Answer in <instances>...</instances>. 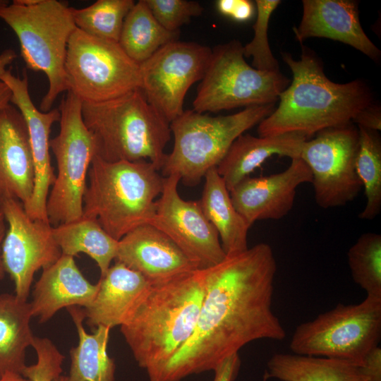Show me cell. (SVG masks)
<instances>
[{
    "instance_id": "obj_1",
    "label": "cell",
    "mask_w": 381,
    "mask_h": 381,
    "mask_svg": "<svg viewBox=\"0 0 381 381\" xmlns=\"http://www.w3.org/2000/svg\"><path fill=\"white\" fill-rule=\"evenodd\" d=\"M205 294L195 328L150 381H180L213 370L251 341H282L286 331L272 310L277 265L272 247L258 243L205 268Z\"/></svg>"
},
{
    "instance_id": "obj_2",
    "label": "cell",
    "mask_w": 381,
    "mask_h": 381,
    "mask_svg": "<svg viewBox=\"0 0 381 381\" xmlns=\"http://www.w3.org/2000/svg\"><path fill=\"white\" fill-rule=\"evenodd\" d=\"M293 79L279 95L278 107L258 127L260 137L299 133L308 139L318 132L351 122L373 102L366 83L354 80L337 83L325 74L322 61L303 46L300 59L282 53Z\"/></svg>"
},
{
    "instance_id": "obj_3",
    "label": "cell",
    "mask_w": 381,
    "mask_h": 381,
    "mask_svg": "<svg viewBox=\"0 0 381 381\" xmlns=\"http://www.w3.org/2000/svg\"><path fill=\"white\" fill-rule=\"evenodd\" d=\"M204 269L150 283L121 327L138 365L150 372L167 363L188 340L205 294Z\"/></svg>"
},
{
    "instance_id": "obj_4",
    "label": "cell",
    "mask_w": 381,
    "mask_h": 381,
    "mask_svg": "<svg viewBox=\"0 0 381 381\" xmlns=\"http://www.w3.org/2000/svg\"><path fill=\"white\" fill-rule=\"evenodd\" d=\"M159 171L149 161L111 162L95 155L88 170L83 216L95 219L116 241L150 224L163 187Z\"/></svg>"
},
{
    "instance_id": "obj_5",
    "label": "cell",
    "mask_w": 381,
    "mask_h": 381,
    "mask_svg": "<svg viewBox=\"0 0 381 381\" xmlns=\"http://www.w3.org/2000/svg\"><path fill=\"white\" fill-rule=\"evenodd\" d=\"M81 112L95 139L97 155L104 160H145L161 169L171 138L170 123L140 89L104 102H82Z\"/></svg>"
},
{
    "instance_id": "obj_6",
    "label": "cell",
    "mask_w": 381,
    "mask_h": 381,
    "mask_svg": "<svg viewBox=\"0 0 381 381\" xmlns=\"http://www.w3.org/2000/svg\"><path fill=\"white\" fill-rule=\"evenodd\" d=\"M0 18L16 33L26 66L46 75L49 88L40 109L50 111L59 94L67 91L65 60L76 28L70 7L57 0H14L0 5Z\"/></svg>"
},
{
    "instance_id": "obj_7",
    "label": "cell",
    "mask_w": 381,
    "mask_h": 381,
    "mask_svg": "<svg viewBox=\"0 0 381 381\" xmlns=\"http://www.w3.org/2000/svg\"><path fill=\"white\" fill-rule=\"evenodd\" d=\"M274 109V104L256 105L217 116L184 110L170 123L174 143L160 169L162 175L176 174L184 185L197 186L210 169L218 166L238 137Z\"/></svg>"
},
{
    "instance_id": "obj_8",
    "label": "cell",
    "mask_w": 381,
    "mask_h": 381,
    "mask_svg": "<svg viewBox=\"0 0 381 381\" xmlns=\"http://www.w3.org/2000/svg\"><path fill=\"white\" fill-rule=\"evenodd\" d=\"M81 109L82 101L67 91L59 107V134L49 140L57 165L56 179L46 206L48 220L52 226L83 216L87 174L97 155V145L83 122Z\"/></svg>"
},
{
    "instance_id": "obj_9",
    "label": "cell",
    "mask_w": 381,
    "mask_h": 381,
    "mask_svg": "<svg viewBox=\"0 0 381 381\" xmlns=\"http://www.w3.org/2000/svg\"><path fill=\"white\" fill-rule=\"evenodd\" d=\"M197 88L193 110L217 112L275 104L290 80L280 71H260L249 65L238 40L212 49L208 67Z\"/></svg>"
},
{
    "instance_id": "obj_10",
    "label": "cell",
    "mask_w": 381,
    "mask_h": 381,
    "mask_svg": "<svg viewBox=\"0 0 381 381\" xmlns=\"http://www.w3.org/2000/svg\"><path fill=\"white\" fill-rule=\"evenodd\" d=\"M381 298L366 296L358 304H337L315 319L300 324L290 341L294 353L360 363L379 346Z\"/></svg>"
},
{
    "instance_id": "obj_11",
    "label": "cell",
    "mask_w": 381,
    "mask_h": 381,
    "mask_svg": "<svg viewBox=\"0 0 381 381\" xmlns=\"http://www.w3.org/2000/svg\"><path fill=\"white\" fill-rule=\"evenodd\" d=\"M64 69L67 91L82 102H104L140 88V64L118 42L77 28L68 43Z\"/></svg>"
},
{
    "instance_id": "obj_12",
    "label": "cell",
    "mask_w": 381,
    "mask_h": 381,
    "mask_svg": "<svg viewBox=\"0 0 381 381\" xmlns=\"http://www.w3.org/2000/svg\"><path fill=\"white\" fill-rule=\"evenodd\" d=\"M358 142V128L351 121L324 129L303 142L299 158L311 172L319 207L343 206L358 196L363 187L356 170Z\"/></svg>"
},
{
    "instance_id": "obj_13",
    "label": "cell",
    "mask_w": 381,
    "mask_h": 381,
    "mask_svg": "<svg viewBox=\"0 0 381 381\" xmlns=\"http://www.w3.org/2000/svg\"><path fill=\"white\" fill-rule=\"evenodd\" d=\"M212 54L209 47L174 41L140 64V90L169 123L183 112L189 88L204 77Z\"/></svg>"
},
{
    "instance_id": "obj_14",
    "label": "cell",
    "mask_w": 381,
    "mask_h": 381,
    "mask_svg": "<svg viewBox=\"0 0 381 381\" xmlns=\"http://www.w3.org/2000/svg\"><path fill=\"white\" fill-rule=\"evenodd\" d=\"M0 210L8 226L1 243L4 267L13 282L14 294L28 301L35 272L54 264L62 253L50 223L32 219L19 200L3 196Z\"/></svg>"
},
{
    "instance_id": "obj_15",
    "label": "cell",
    "mask_w": 381,
    "mask_h": 381,
    "mask_svg": "<svg viewBox=\"0 0 381 381\" xmlns=\"http://www.w3.org/2000/svg\"><path fill=\"white\" fill-rule=\"evenodd\" d=\"M180 181L176 174L164 176L162 190L150 224L167 235L200 269L214 266L226 257L219 234L198 200H186L180 196Z\"/></svg>"
},
{
    "instance_id": "obj_16",
    "label": "cell",
    "mask_w": 381,
    "mask_h": 381,
    "mask_svg": "<svg viewBox=\"0 0 381 381\" xmlns=\"http://www.w3.org/2000/svg\"><path fill=\"white\" fill-rule=\"evenodd\" d=\"M11 92V103L21 113L26 123L32 149L35 181L34 189L29 202L23 206L32 219L48 222L47 200L56 174L51 164L49 135L52 125L59 121V109L43 112L33 104L28 90V78L25 71L23 77L16 76L6 70L1 78Z\"/></svg>"
},
{
    "instance_id": "obj_17",
    "label": "cell",
    "mask_w": 381,
    "mask_h": 381,
    "mask_svg": "<svg viewBox=\"0 0 381 381\" xmlns=\"http://www.w3.org/2000/svg\"><path fill=\"white\" fill-rule=\"evenodd\" d=\"M291 160L285 170L267 176H248L229 192L234 207L250 226L259 220L285 217L294 206L297 188L312 182L306 164L299 157Z\"/></svg>"
},
{
    "instance_id": "obj_18",
    "label": "cell",
    "mask_w": 381,
    "mask_h": 381,
    "mask_svg": "<svg viewBox=\"0 0 381 381\" xmlns=\"http://www.w3.org/2000/svg\"><path fill=\"white\" fill-rule=\"evenodd\" d=\"M114 260L150 283L200 269L174 241L151 224L141 225L121 238Z\"/></svg>"
},
{
    "instance_id": "obj_19",
    "label": "cell",
    "mask_w": 381,
    "mask_h": 381,
    "mask_svg": "<svg viewBox=\"0 0 381 381\" xmlns=\"http://www.w3.org/2000/svg\"><path fill=\"white\" fill-rule=\"evenodd\" d=\"M303 15L293 30L302 43L310 37H324L346 44L378 61L381 52L365 33L359 20L358 2L351 0H303Z\"/></svg>"
},
{
    "instance_id": "obj_20",
    "label": "cell",
    "mask_w": 381,
    "mask_h": 381,
    "mask_svg": "<svg viewBox=\"0 0 381 381\" xmlns=\"http://www.w3.org/2000/svg\"><path fill=\"white\" fill-rule=\"evenodd\" d=\"M34 181L28 127L19 110L9 104L0 110V193L24 206L32 196Z\"/></svg>"
},
{
    "instance_id": "obj_21",
    "label": "cell",
    "mask_w": 381,
    "mask_h": 381,
    "mask_svg": "<svg viewBox=\"0 0 381 381\" xmlns=\"http://www.w3.org/2000/svg\"><path fill=\"white\" fill-rule=\"evenodd\" d=\"M150 284L140 273L115 262L100 276L92 302L82 308L86 323L94 329L121 327L130 319Z\"/></svg>"
},
{
    "instance_id": "obj_22",
    "label": "cell",
    "mask_w": 381,
    "mask_h": 381,
    "mask_svg": "<svg viewBox=\"0 0 381 381\" xmlns=\"http://www.w3.org/2000/svg\"><path fill=\"white\" fill-rule=\"evenodd\" d=\"M97 289V283L92 284L83 276L74 257L61 255L42 270L35 285L30 302L32 315L44 323L64 308H85L92 302Z\"/></svg>"
},
{
    "instance_id": "obj_23",
    "label": "cell",
    "mask_w": 381,
    "mask_h": 381,
    "mask_svg": "<svg viewBox=\"0 0 381 381\" xmlns=\"http://www.w3.org/2000/svg\"><path fill=\"white\" fill-rule=\"evenodd\" d=\"M308 138L299 133L255 137L242 134L232 143L217 167L230 192L240 181L274 156L298 158L303 142Z\"/></svg>"
},
{
    "instance_id": "obj_24",
    "label": "cell",
    "mask_w": 381,
    "mask_h": 381,
    "mask_svg": "<svg viewBox=\"0 0 381 381\" xmlns=\"http://www.w3.org/2000/svg\"><path fill=\"white\" fill-rule=\"evenodd\" d=\"M204 178L205 185L198 201L206 218L217 231L226 255L244 252L248 248L250 226L234 207L217 167L210 169Z\"/></svg>"
},
{
    "instance_id": "obj_25",
    "label": "cell",
    "mask_w": 381,
    "mask_h": 381,
    "mask_svg": "<svg viewBox=\"0 0 381 381\" xmlns=\"http://www.w3.org/2000/svg\"><path fill=\"white\" fill-rule=\"evenodd\" d=\"M76 327L78 344L70 350L71 365L66 381H115L116 365L107 353L110 329L99 326L87 333L83 308H66Z\"/></svg>"
},
{
    "instance_id": "obj_26",
    "label": "cell",
    "mask_w": 381,
    "mask_h": 381,
    "mask_svg": "<svg viewBox=\"0 0 381 381\" xmlns=\"http://www.w3.org/2000/svg\"><path fill=\"white\" fill-rule=\"evenodd\" d=\"M32 318L30 302L14 294H0V377L8 372L22 375L27 365L26 350L35 338Z\"/></svg>"
},
{
    "instance_id": "obj_27",
    "label": "cell",
    "mask_w": 381,
    "mask_h": 381,
    "mask_svg": "<svg viewBox=\"0 0 381 381\" xmlns=\"http://www.w3.org/2000/svg\"><path fill=\"white\" fill-rule=\"evenodd\" d=\"M267 366V377L281 381H368L357 363L346 360L281 353Z\"/></svg>"
},
{
    "instance_id": "obj_28",
    "label": "cell",
    "mask_w": 381,
    "mask_h": 381,
    "mask_svg": "<svg viewBox=\"0 0 381 381\" xmlns=\"http://www.w3.org/2000/svg\"><path fill=\"white\" fill-rule=\"evenodd\" d=\"M52 233L62 255H87L97 263L100 276L106 273L115 260L119 241L109 236L95 219L82 216L53 226Z\"/></svg>"
},
{
    "instance_id": "obj_29",
    "label": "cell",
    "mask_w": 381,
    "mask_h": 381,
    "mask_svg": "<svg viewBox=\"0 0 381 381\" xmlns=\"http://www.w3.org/2000/svg\"><path fill=\"white\" fill-rule=\"evenodd\" d=\"M179 32H170L155 18L145 0L135 3L126 16L119 44L135 62L142 64L164 45L179 40Z\"/></svg>"
},
{
    "instance_id": "obj_30",
    "label": "cell",
    "mask_w": 381,
    "mask_h": 381,
    "mask_svg": "<svg viewBox=\"0 0 381 381\" xmlns=\"http://www.w3.org/2000/svg\"><path fill=\"white\" fill-rule=\"evenodd\" d=\"M358 128L359 142L356 170L366 199L358 217L361 219L372 220L381 210V140L377 131L362 127Z\"/></svg>"
},
{
    "instance_id": "obj_31",
    "label": "cell",
    "mask_w": 381,
    "mask_h": 381,
    "mask_svg": "<svg viewBox=\"0 0 381 381\" xmlns=\"http://www.w3.org/2000/svg\"><path fill=\"white\" fill-rule=\"evenodd\" d=\"M133 0H97L82 8L70 7L78 29L96 38L119 42L124 19Z\"/></svg>"
},
{
    "instance_id": "obj_32",
    "label": "cell",
    "mask_w": 381,
    "mask_h": 381,
    "mask_svg": "<svg viewBox=\"0 0 381 381\" xmlns=\"http://www.w3.org/2000/svg\"><path fill=\"white\" fill-rule=\"evenodd\" d=\"M354 282L367 294L381 298V236L372 232L360 236L347 253Z\"/></svg>"
},
{
    "instance_id": "obj_33",
    "label": "cell",
    "mask_w": 381,
    "mask_h": 381,
    "mask_svg": "<svg viewBox=\"0 0 381 381\" xmlns=\"http://www.w3.org/2000/svg\"><path fill=\"white\" fill-rule=\"evenodd\" d=\"M281 3L279 0H256L257 18L252 40L243 46L244 57H252V66L258 70L279 71V63L271 51L267 30L270 17Z\"/></svg>"
},
{
    "instance_id": "obj_34",
    "label": "cell",
    "mask_w": 381,
    "mask_h": 381,
    "mask_svg": "<svg viewBox=\"0 0 381 381\" xmlns=\"http://www.w3.org/2000/svg\"><path fill=\"white\" fill-rule=\"evenodd\" d=\"M157 21L170 32L188 23L193 17L202 13L203 8L197 1L188 0H145Z\"/></svg>"
},
{
    "instance_id": "obj_35",
    "label": "cell",
    "mask_w": 381,
    "mask_h": 381,
    "mask_svg": "<svg viewBox=\"0 0 381 381\" xmlns=\"http://www.w3.org/2000/svg\"><path fill=\"white\" fill-rule=\"evenodd\" d=\"M32 346L37 362L26 365L22 375L30 381H53L62 373L64 355L48 338L35 337Z\"/></svg>"
},
{
    "instance_id": "obj_36",
    "label": "cell",
    "mask_w": 381,
    "mask_h": 381,
    "mask_svg": "<svg viewBox=\"0 0 381 381\" xmlns=\"http://www.w3.org/2000/svg\"><path fill=\"white\" fill-rule=\"evenodd\" d=\"M218 11L237 22L249 20L255 13V3L249 0H219Z\"/></svg>"
},
{
    "instance_id": "obj_37",
    "label": "cell",
    "mask_w": 381,
    "mask_h": 381,
    "mask_svg": "<svg viewBox=\"0 0 381 381\" xmlns=\"http://www.w3.org/2000/svg\"><path fill=\"white\" fill-rule=\"evenodd\" d=\"M351 122L358 127L374 131L381 129V111L380 105L373 102L359 111L352 119Z\"/></svg>"
},
{
    "instance_id": "obj_38",
    "label": "cell",
    "mask_w": 381,
    "mask_h": 381,
    "mask_svg": "<svg viewBox=\"0 0 381 381\" xmlns=\"http://www.w3.org/2000/svg\"><path fill=\"white\" fill-rule=\"evenodd\" d=\"M358 366L368 381H381V348L377 346L368 352Z\"/></svg>"
},
{
    "instance_id": "obj_39",
    "label": "cell",
    "mask_w": 381,
    "mask_h": 381,
    "mask_svg": "<svg viewBox=\"0 0 381 381\" xmlns=\"http://www.w3.org/2000/svg\"><path fill=\"white\" fill-rule=\"evenodd\" d=\"M241 364L238 353L226 358L213 370V381H234L238 376Z\"/></svg>"
},
{
    "instance_id": "obj_40",
    "label": "cell",
    "mask_w": 381,
    "mask_h": 381,
    "mask_svg": "<svg viewBox=\"0 0 381 381\" xmlns=\"http://www.w3.org/2000/svg\"><path fill=\"white\" fill-rule=\"evenodd\" d=\"M17 58V54L12 49H7L0 54V83L1 77L7 70L6 67Z\"/></svg>"
},
{
    "instance_id": "obj_41",
    "label": "cell",
    "mask_w": 381,
    "mask_h": 381,
    "mask_svg": "<svg viewBox=\"0 0 381 381\" xmlns=\"http://www.w3.org/2000/svg\"><path fill=\"white\" fill-rule=\"evenodd\" d=\"M11 92L9 87L3 82L0 83V110L11 102Z\"/></svg>"
},
{
    "instance_id": "obj_42",
    "label": "cell",
    "mask_w": 381,
    "mask_h": 381,
    "mask_svg": "<svg viewBox=\"0 0 381 381\" xmlns=\"http://www.w3.org/2000/svg\"><path fill=\"white\" fill-rule=\"evenodd\" d=\"M6 225L4 220L0 222V281H1L6 274V272L4 267L3 262L1 256V243L4 240L5 234H6Z\"/></svg>"
},
{
    "instance_id": "obj_43",
    "label": "cell",
    "mask_w": 381,
    "mask_h": 381,
    "mask_svg": "<svg viewBox=\"0 0 381 381\" xmlns=\"http://www.w3.org/2000/svg\"><path fill=\"white\" fill-rule=\"evenodd\" d=\"M0 381H30L23 375L17 373L8 372L0 377Z\"/></svg>"
},
{
    "instance_id": "obj_44",
    "label": "cell",
    "mask_w": 381,
    "mask_h": 381,
    "mask_svg": "<svg viewBox=\"0 0 381 381\" xmlns=\"http://www.w3.org/2000/svg\"><path fill=\"white\" fill-rule=\"evenodd\" d=\"M53 381H66V376L60 375L56 377Z\"/></svg>"
},
{
    "instance_id": "obj_45",
    "label": "cell",
    "mask_w": 381,
    "mask_h": 381,
    "mask_svg": "<svg viewBox=\"0 0 381 381\" xmlns=\"http://www.w3.org/2000/svg\"><path fill=\"white\" fill-rule=\"evenodd\" d=\"M4 214L1 212V210H0V222L4 221Z\"/></svg>"
},
{
    "instance_id": "obj_46",
    "label": "cell",
    "mask_w": 381,
    "mask_h": 381,
    "mask_svg": "<svg viewBox=\"0 0 381 381\" xmlns=\"http://www.w3.org/2000/svg\"><path fill=\"white\" fill-rule=\"evenodd\" d=\"M8 4L6 1H1L0 0V5H4Z\"/></svg>"
},
{
    "instance_id": "obj_47",
    "label": "cell",
    "mask_w": 381,
    "mask_h": 381,
    "mask_svg": "<svg viewBox=\"0 0 381 381\" xmlns=\"http://www.w3.org/2000/svg\"><path fill=\"white\" fill-rule=\"evenodd\" d=\"M1 198H2V195H1V193H0V204H1Z\"/></svg>"
}]
</instances>
